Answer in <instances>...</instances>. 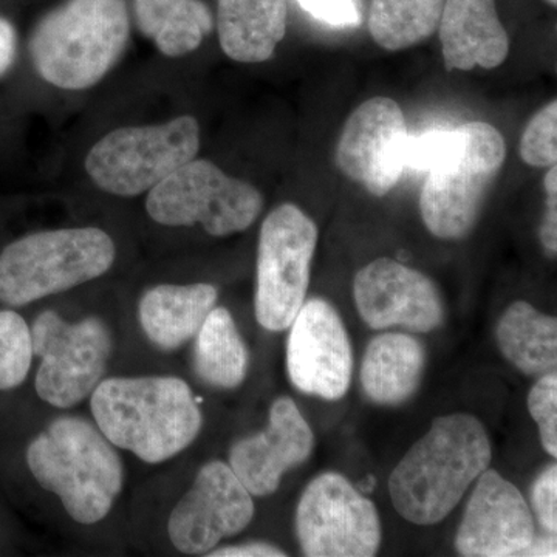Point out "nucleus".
I'll list each match as a JSON object with an SVG mask.
<instances>
[{"instance_id":"cd10ccee","label":"nucleus","mask_w":557,"mask_h":557,"mask_svg":"<svg viewBox=\"0 0 557 557\" xmlns=\"http://www.w3.org/2000/svg\"><path fill=\"white\" fill-rule=\"evenodd\" d=\"M528 410L536 421L542 446L557 457V373H545L528 395Z\"/></svg>"},{"instance_id":"5701e85b","label":"nucleus","mask_w":557,"mask_h":557,"mask_svg":"<svg viewBox=\"0 0 557 557\" xmlns=\"http://www.w3.org/2000/svg\"><path fill=\"white\" fill-rule=\"evenodd\" d=\"M139 30L164 57L193 53L212 30V14L201 0H135Z\"/></svg>"},{"instance_id":"39448f33","label":"nucleus","mask_w":557,"mask_h":557,"mask_svg":"<svg viewBox=\"0 0 557 557\" xmlns=\"http://www.w3.org/2000/svg\"><path fill=\"white\" fill-rule=\"evenodd\" d=\"M115 244L100 228L40 231L0 252V302L24 307L108 273Z\"/></svg>"},{"instance_id":"f3484780","label":"nucleus","mask_w":557,"mask_h":557,"mask_svg":"<svg viewBox=\"0 0 557 557\" xmlns=\"http://www.w3.org/2000/svg\"><path fill=\"white\" fill-rule=\"evenodd\" d=\"M314 435L292 398L282 397L270 409L265 431L234 443L230 467L251 496L265 497L277 491L289 469L313 453Z\"/></svg>"},{"instance_id":"ddd939ff","label":"nucleus","mask_w":557,"mask_h":557,"mask_svg":"<svg viewBox=\"0 0 557 557\" xmlns=\"http://www.w3.org/2000/svg\"><path fill=\"white\" fill-rule=\"evenodd\" d=\"M409 132L398 102L376 97L346 121L336 146V166L376 197L386 196L406 171Z\"/></svg>"},{"instance_id":"20e7f679","label":"nucleus","mask_w":557,"mask_h":557,"mask_svg":"<svg viewBox=\"0 0 557 557\" xmlns=\"http://www.w3.org/2000/svg\"><path fill=\"white\" fill-rule=\"evenodd\" d=\"M129 32L124 0H70L33 32V64L60 89H89L120 60Z\"/></svg>"},{"instance_id":"b1692460","label":"nucleus","mask_w":557,"mask_h":557,"mask_svg":"<svg viewBox=\"0 0 557 557\" xmlns=\"http://www.w3.org/2000/svg\"><path fill=\"white\" fill-rule=\"evenodd\" d=\"M194 369L211 387L230 391L244 383L248 350L225 307H214L201 324L194 348Z\"/></svg>"},{"instance_id":"c756f323","label":"nucleus","mask_w":557,"mask_h":557,"mask_svg":"<svg viewBox=\"0 0 557 557\" xmlns=\"http://www.w3.org/2000/svg\"><path fill=\"white\" fill-rule=\"evenodd\" d=\"M300 9L330 27H357L361 24L357 0H296Z\"/></svg>"},{"instance_id":"9d476101","label":"nucleus","mask_w":557,"mask_h":557,"mask_svg":"<svg viewBox=\"0 0 557 557\" xmlns=\"http://www.w3.org/2000/svg\"><path fill=\"white\" fill-rule=\"evenodd\" d=\"M33 357L40 358L36 394L54 408L67 409L89 398L101 383L112 355L110 330L100 318L70 324L54 311L33 322Z\"/></svg>"},{"instance_id":"7ed1b4c3","label":"nucleus","mask_w":557,"mask_h":557,"mask_svg":"<svg viewBox=\"0 0 557 557\" xmlns=\"http://www.w3.org/2000/svg\"><path fill=\"white\" fill-rule=\"evenodd\" d=\"M27 465L36 482L57 494L70 518L83 525L104 519L123 490L119 454L84 418L54 420L28 446Z\"/></svg>"},{"instance_id":"aec40b11","label":"nucleus","mask_w":557,"mask_h":557,"mask_svg":"<svg viewBox=\"0 0 557 557\" xmlns=\"http://www.w3.org/2000/svg\"><path fill=\"white\" fill-rule=\"evenodd\" d=\"M287 16V0H219L223 53L242 64L269 61L285 38Z\"/></svg>"},{"instance_id":"72a5a7b5","label":"nucleus","mask_w":557,"mask_h":557,"mask_svg":"<svg viewBox=\"0 0 557 557\" xmlns=\"http://www.w3.org/2000/svg\"><path fill=\"white\" fill-rule=\"evenodd\" d=\"M17 58V33L13 24L0 16V78L13 69Z\"/></svg>"},{"instance_id":"a878e982","label":"nucleus","mask_w":557,"mask_h":557,"mask_svg":"<svg viewBox=\"0 0 557 557\" xmlns=\"http://www.w3.org/2000/svg\"><path fill=\"white\" fill-rule=\"evenodd\" d=\"M32 332L13 310H0V391L20 387L30 372Z\"/></svg>"},{"instance_id":"0eeeda50","label":"nucleus","mask_w":557,"mask_h":557,"mask_svg":"<svg viewBox=\"0 0 557 557\" xmlns=\"http://www.w3.org/2000/svg\"><path fill=\"white\" fill-rule=\"evenodd\" d=\"M199 149V121L190 115L153 126L120 127L90 149L86 171L106 193L135 197L196 159Z\"/></svg>"},{"instance_id":"6ab92c4d","label":"nucleus","mask_w":557,"mask_h":557,"mask_svg":"<svg viewBox=\"0 0 557 557\" xmlns=\"http://www.w3.org/2000/svg\"><path fill=\"white\" fill-rule=\"evenodd\" d=\"M218 298L214 285H159L139 300V324L161 350H175L197 336Z\"/></svg>"},{"instance_id":"2f4dec72","label":"nucleus","mask_w":557,"mask_h":557,"mask_svg":"<svg viewBox=\"0 0 557 557\" xmlns=\"http://www.w3.org/2000/svg\"><path fill=\"white\" fill-rule=\"evenodd\" d=\"M545 194H547V203H545V215L542 219L539 236L542 245L547 249L549 256L555 258L557 252V166L548 168L547 175L544 178Z\"/></svg>"},{"instance_id":"6e6552de","label":"nucleus","mask_w":557,"mask_h":557,"mask_svg":"<svg viewBox=\"0 0 557 557\" xmlns=\"http://www.w3.org/2000/svg\"><path fill=\"white\" fill-rule=\"evenodd\" d=\"M263 196L208 160H190L149 190L150 219L166 226H203L214 237L248 230L259 218Z\"/></svg>"},{"instance_id":"4be33fe9","label":"nucleus","mask_w":557,"mask_h":557,"mask_svg":"<svg viewBox=\"0 0 557 557\" xmlns=\"http://www.w3.org/2000/svg\"><path fill=\"white\" fill-rule=\"evenodd\" d=\"M496 336L502 355L525 375L542 376L556 370V318L530 302H512L498 319Z\"/></svg>"},{"instance_id":"bb28decb","label":"nucleus","mask_w":557,"mask_h":557,"mask_svg":"<svg viewBox=\"0 0 557 557\" xmlns=\"http://www.w3.org/2000/svg\"><path fill=\"white\" fill-rule=\"evenodd\" d=\"M520 157L531 168H552L557 161V102L549 101L530 120L522 139Z\"/></svg>"},{"instance_id":"473e14b6","label":"nucleus","mask_w":557,"mask_h":557,"mask_svg":"<svg viewBox=\"0 0 557 557\" xmlns=\"http://www.w3.org/2000/svg\"><path fill=\"white\" fill-rule=\"evenodd\" d=\"M211 557H284V552L274 545L265 544V542H248V544L231 545L211 549L208 553Z\"/></svg>"},{"instance_id":"c85d7f7f","label":"nucleus","mask_w":557,"mask_h":557,"mask_svg":"<svg viewBox=\"0 0 557 557\" xmlns=\"http://www.w3.org/2000/svg\"><path fill=\"white\" fill-rule=\"evenodd\" d=\"M456 129H435L410 137L406 145V170L428 172L438 163L456 141Z\"/></svg>"},{"instance_id":"f03ea898","label":"nucleus","mask_w":557,"mask_h":557,"mask_svg":"<svg viewBox=\"0 0 557 557\" xmlns=\"http://www.w3.org/2000/svg\"><path fill=\"white\" fill-rule=\"evenodd\" d=\"M90 408L112 445L150 465L188 448L203 424L193 391L177 376L101 381L91 392Z\"/></svg>"},{"instance_id":"2eb2a0df","label":"nucleus","mask_w":557,"mask_h":557,"mask_svg":"<svg viewBox=\"0 0 557 557\" xmlns=\"http://www.w3.org/2000/svg\"><path fill=\"white\" fill-rule=\"evenodd\" d=\"M354 298L370 329L432 332L442 325L443 302L434 282L398 260L380 258L354 278Z\"/></svg>"},{"instance_id":"423d86ee","label":"nucleus","mask_w":557,"mask_h":557,"mask_svg":"<svg viewBox=\"0 0 557 557\" xmlns=\"http://www.w3.org/2000/svg\"><path fill=\"white\" fill-rule=\"evenodd\" d=\"M456 132L453 148L428 171L420 197L429 233L445 240L463 239L471 233L507 160L504 135L493 124L474 121Z\"/></svg>"},{"instance_id":"f257e3e1","label":"nucleus","mask_w":557,"mask_h":557,"mask_svg":"<svg viewBox=\"0 0 557 557\" xmlns=\"http://www.w3.org/2000/svg\"><path fill=\"white\" fill-rule=\"evenodd\" d=\"M491 458L490 437L479 418L463 412L435 418L392 471V504L410 523L437 525L490 468Z\"/></svg>"},{"instance_id":"f704fd0d","label":"nucleus","mask_w":557,"mask_h":557,"mask_svg":"<svg viewBox=\"0 0 557 557\" xmlns=\"http://www.w3.org/2000/svg\"><path fill=\"white\" fill-rule=\"evenodd\" d=\"M545 2L549 3V5L556 7L557 0H545Z\"/></svg>"},{"instance_id":"dca6fc26","label":"nucleus","mask_w":557,"mask_h":557,"mask_svg":"<svg viewBox=\"0 0 557 557\" xmlns=\"http://www.w3.org/2000/svg\"><path fill=\"white\" fill-rule=\"evenodd\" d=\"M475 482L457 531L458 555H525L536 539L533 512L525 497L494 469L487 468Z\"/></svg>"},{"instance_id":"9b49d317","label":"nucleus","mask_w":557,"mask_h":557,"mask_svg":"<svg viewBox=\"0 0 557 557\" xmlns=\"http://www.w3.org/2000/svg\"><path fill=\"white\" fill-rule=\"evenodd\" d=\"M296 531L309 557H372L381 545L375 505L338 472L318 475L304 490Z\"/></svg>"},{"instance_id":"f8f14e48","label":"nucleus","mask_w":557,"mask_h":557,"mask_svg":"<svg viewBox=\"0 0 557 557\" xmlns=\"http://www.w3.org/2000/svg\"><path fill=\"white\" fill-rule=\"evenodd\" d=\"M255 518V502L230 465H205L172 509L168 533L178 552L208 555L223 539L236 536Z\"/></svg>"},{"instance_id":"a211bd4d","label":"nucleus","mask_w":557,"mask_h":557,"mask_svg":"<svg viewBox=\"0 0 557 557\" xmlns=\"http://www.w3.org/2000/svg\"><path fill=\"white\" fill-rule=\"evenodd\" d=\"M446 70H493L507 61L511 40L496 0H445L438 24Z\"/></svg>"},{"instance_id":"412c9836","label":"nucleus","mask_w":557,"mask_h":557,"mask_svg":"<svg viewBox=\"0 0 557 557\" xmlns=\"http://www.w3.org/2000/svg\"><path fill=\"white\" fill-rule=\"evenodd\" d=\"M424 368L426 351L420 341L384 333L370 341L362 358V388L376 405H399L416 394Z\"/></svg>"},{"instance_id":"7c9ffc66","label":"nucleus","mask_w":557,"mask_h":557,"mask_svg":"<svg viewBox=\"0 0 557 557\" xmlns=\"http://www.w3.org/2000/svg\"><path fill=\"white\" fill-rule=\"evenodd\" d=\"M534 515L549 534L557 531V467L549 465L533 486Z\"/></svg>"},{"instance_id":"393cba45","label":"nucleus","mask_w":557,"mask_h":557,"mask_svg":"<svg viewBox=\"0 0 557 557\" xmlns=\"http://www.w3.org/2000/svg\"><path fill=\"white\" fill-rule=\"evenodd\" d=\"M443 7L445 0H370V35L381 49H409L438 30Z\"/></svg>"},{"instance_id":"4468645a","label":"nucleus","mask_w":557,"mask_h":557,"mask_svg":"<svg viewBox=\"0 0 557 557\" xmlns=\"http://www.w3.org/2000/svg\"><path fill=\"white\" fill-rule=\"evenodd\" d=\"M287 369L304 394L335 401L347 394L354 370L350 338L332 304L310 299L289 325Z\"/></svg>"},{"instance_id":"1a4fd4ad","label":"nucleus","mask_w":557,"mask_h":557,"mask_svg":"<svg viewBox=\"0 0 557 557\" xmlns=\"http://www.w3.org/2000/svg\"><path fill=\"white\" fill-rule=\"evenodd\" d=\"M318 226L293 203L267 215L260 228L256 319L270 332L289 329L306 302Z\"/></svg>"}]
</instances>
